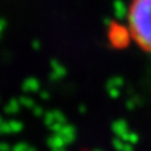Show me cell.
<instances>
[{"mask_svg": "<svg viewBox=\"0 0 151 151\" xmlns=\"http://www.w3.org/2000/svg\"><path fill=\"white\" fill-rule=\"evenodd\" d=\"M131 39L142 50L151 53V0H133L127 11Z\"/></svg>", "mask_w": 151, "mask_h": 151, "instance_id": "6da1fadb", "label": "cell"}]
</instances>
